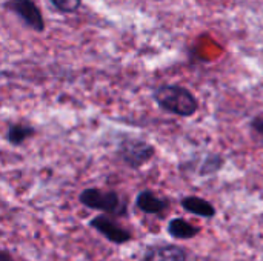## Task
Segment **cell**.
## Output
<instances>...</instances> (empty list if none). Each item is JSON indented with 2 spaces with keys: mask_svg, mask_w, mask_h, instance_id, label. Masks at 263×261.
<instances>
[{
  "mask_svg": "<svg viewBox=\"0 0 263 261\" xmlns=\"http://www.w3.org/2000/svg\"><path fill=\"white\" fill-rule=\"evenodd\" d=\"M153 100L162 111L179 117H193L199 109L196 95L180 85L156 86L153 91Z\"/></svg>",
  "mask_w": 263,
  "mask_h": 261,
  "instance_id": "cell-1",
  "label": "cell"
},
{
  "mask_svg": "<svg viewBox=\"0 0 263 261\" xmlns=\"http://www.w3.org/2000/svg\"><path fill=\"white\" fill-rule=\"evenodd\" d=\"M79 202L88 209L100 211L116 217L126 215V203L116 191H102L97 188H88L80 192Z\"/></svg>",
  "mask_w": 263,
  "mask_h": 261,
  "instance_id": "cell-2",
  "label": "cell"
},
{
  "mask_svg": "<svg viewBox=\"0 0 263 261\" xmlns=\"http://www.w3.org/2000/svg\"><path fill=\"white\" fill-rule=\"evenodd\" d=\"M117 157L131 169H140L156 155V149L151 143L136 138V137H123L116 149Z\"/></svg>",
  "mask_w": 263,
  "mask_h": 261,
  "instance_id": "cell-3",
  "label": "cell"
},
{
  "mask_svg": "<svg viewBox=\"0 0 263 261\" xmlns=\"http://www.w3.org/2000/svg\"><path fill=\"white\" fill-rule=\"evenodd\" d=\"M3 8L15 14L28 28L35 32L45 31V18L40 8L32 0H6Z\"/></svg>",
  "mask_w": 263,
  "mask_h": 261,
  "instance_id": "cell-4",
  "label": "cell"
},
{
  "mask_svg": "<svg viewBox=\"0 0 263 261\" xmlns=\"http://www.w3.org/2000/svg\"><path fill=\"white\" fill-rule=\"evenodd\" d=\"M89 226L114 245H125V243L131 242V238H133L131 232H128L117 222H114L112 218H109L108 215H103V214L89 220Z\"/></svg>",
  "mask_w": 263,
  "mask_h": 261,
  "instance_id": "cell-5",
  "label": "cell"
},
{
  "mask_svg": "<svg viewBox=\"0 0 263 261\" xmlns=\"http://www.w3.org/2000/svg\"><path fill=\"white\" fill-rule=\"evenodd\" d=\"M186 251L177 245H153L143 252V261H186Z\"/></svg>",
  "mask_w": 263,
  "mask_h": 261,
  "instance_id": "cell-6",
  "label": "cell"
},
{
  "mask_svg": "<svg viewBox=\"0 0 263 261\" xmlns=\"http://www.w3.org/2000/svg\"><path fill=\"white\" fill-rule=\"evenodd\" d=\"M136 206L148 215H160L163 214L168 208H170V202L163 197L156 195L153 191L145 189L142 192H139L137 198H136Z\"/></svg>",
  "mask_w": 263,
  "mask_h": 261,
  "instance_id": "cell-7",
  "label": "cell"
},
{
  "mask_svg": "<svg viewBox=\"0 0 263 261\" xmlns=\"http://www.w3.org/2000/svg\"><path fill=\"white\" fill-rule=\"evenodd\" d=\"M180 205L186 212L194 214L197 217L213 218L216 215V208L213 206V203H210L208 200H205L202 197H196V195L183 197L180 200Z\"/></svg>",
  "mask_w": 263,
  "mask_h": 261,
  "instance_id": "cell-8",
  "label": "cell"
},
{
  "mask_svg": "<svg viewBox=\"0 0 263 261\" xmlns=\"http://www.w3.org/2000/svg\"><path fill=\"white\" fill-rule=\"evenodd\" d=\"M199 232H200V228L191 225L185 218H173L168 223V234L176 240H191Z\"/></svg>",
  "mask_w": 263,
  "mask_h": 261,
  "instance_id": "cell-9",
  "label": "cell"
},
{
  "mask_svg": "<svg viewBox=\"0 0 263 261\" xmlns=\"http://www.w3.org/2000/svg\"><path fill=\"white\" fill-rule=\"evenodd\" d=\"M35 129L29 125H22V123H11L6 131V142L12 146H20L31 137H34Z\"/></svg>",
  "mask_w": 263,
  "mask_h": 261,
  "instance_id": "cell-10",
  "label": "cell"
},
{
  "mask_svg": "<svg viewBox=\"0 0 263 261\" xmlns=\"http://www.w3.org/2000/svg\"><path fill=\"white\" fill-rule=\"evenodd\" d=\"M222 166H223V158L219 154H210L203 160L199 172H200V175H211V174L219 172L222 169Z\"/></svg>",
  "mask_w": 263,
  "mask_h": 261,
  "instance_id": "cell-11",
  "label": "cell"
},
{
  "mask_svg": "<svg viewBox=\"0 0 263 261\" xmlns=\"http://www.w3.org/2000/svg\"><path fill=\"white\" fill-rule=\"evenodd\" d=\"M52 3V6L63 14H74L79 11L82 0H49Z\"/></svg>",
  "mask_w": 263,
  "mask_h": 261,
  "instance_id": "cell-12",
  "label": "cell"
},
{
  "mask_svg": "<svg viewBox=\"0 0 263 261\" xmlns=\"http://www.w3.org/2000/svg\"><path fill=\"white\" fill-rule=\"evenodd\" d=\"M250 131L259 143H263V115H256L250 122Z\"/></svg>",
  "mask_w": 263,
  "mask_h": 261,
  "instance_id": "cell-13",
  "label": "cell"
},
{
  "mask_svg": "<svg viewBox=\"0 0 263 261\" xmlns=\"http://www.w3.org/2000/svg\"><path fill=\"white\" fill-rule=\"evenodd\" d=\"M0 261H14V260H12V257L9 255V252H8L6 249H3V251L0 252Z\"/></svg>",
  "mask_w": 263,
  "mask_h": 261,
  "instance_id": "cell-14",
  "label": "cell"
}]
</instances>
